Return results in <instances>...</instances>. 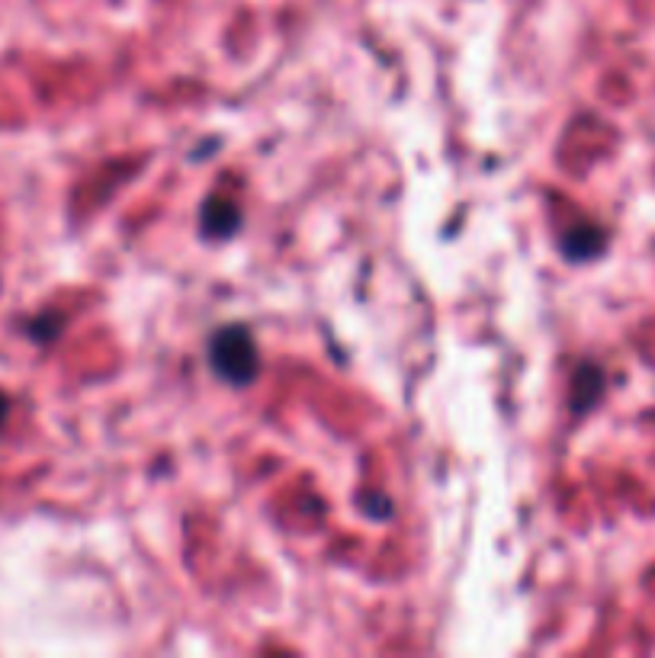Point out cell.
<instances>
[{"instance_id":"cell-1","label":"cell","mask_w":655,"mask_h":658,"mask_svg":"<svg viewBox=\"0 0 655 658\" xmlns=\"http://www.w3.org/2000/svg\"><path fill=\"white\" fill-rule=\"evenodd\" d=\"M209 366L229 386H251L261 370V354L244 325H225L209 337Z\"/></svg>"},{"instance_id":"cell-2","label":"cell","mask_w":655,"mask_h":658,"mask_svg":"<svg viewBox=\"0 0 655 658\" xmlns=\"http://www.w3.org/2000/svg\"><path fill=\"white\" fill-rule=\"evenodd\" d=\"M200 229H203V235L212 241L232 239L241 229V206L235 200H229V196H212V200L203 203Z\"/></svg>"},{"instance_id":"cell-3","label":"cell","mask_w":655,"mask_h":658,"mask_svg":"<svg viewBox=\"0 0 655 658\" xmlns=\"http://www.w3.org/2000/svg\"><path fill=\"white\" fill-rule=\"evenodd\" d=\"M604 244H607V235L597 225L585 222V225H575L563 235V254L568 261H592L604 251Z\"/></svg>"},{"instance_id":"cell-4","label":"cell","mask_w":655,"mask_h":658,"mask_svg":"<svg viewBox=\"0 0 655 658\" xmlns=\"http://www.w3.org/2000/svg\"><path fill=\"white\" fill-rule=\"evenodd\" d=\"M601 395H604V370L595 366V363L578 366V373L572 379V408L575 412H588Z\"/></svg>"}]
</instances>
